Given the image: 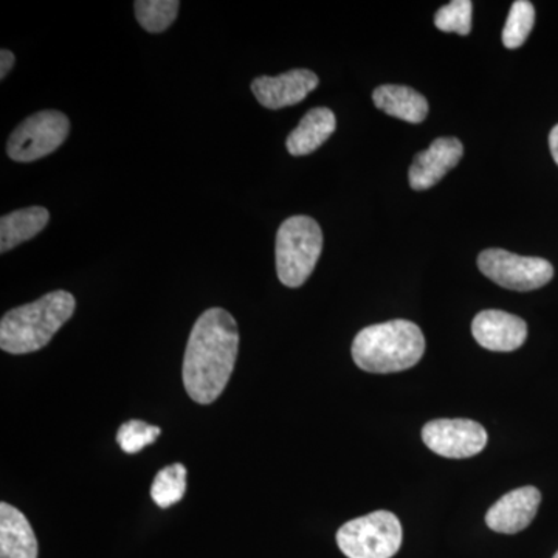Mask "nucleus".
<instances>
[{"mask_svg": "<svg viewBox=\"0 0 558 558\" xmlns=\"http://www.w3.org/2000/svg\"><path fill=\"white\" fill-rule=\"evenodd\" d=\"M422 440L444 458H472L487 446V432L470 418H436L422 428Z\"/></svg>", "mask_w": 558, "mask_h": 558, "instance_id": "obj_8", "label": "nucleus"}, {"mask_svg": "<svg viewBox=\"0 0 558 558\" xmlns=\"http://www.w3.org/2000/svg\"><path fill=\"white\" fill-rule=\"evenodd\" d=\"M472 333L480 347L494 352H512L527 339V325L517 315L502 311H483L473 318Z\"/></svg>", "mask_w": 558, "mask_h": 558, "instance_id": "obj_10", "label": "nucleus"}, {"mask_svg": "<svg viewBox=\"0 0 558 558\" xmlns=\"http://www.w3.org/2000/svg\"><path fill=\"white\" fill-rule=\"evenodd\" d=\"M50 213L44 207L17 209L0 219V252L7 253L46 229Z\"/></svg>", "mask_w": 558, "mask_h": 558, "instance_id": "obj_16", "label": "nucleus"}, {"mask_svg": "<svg viewBox=\"0 0 558 558\" xmlns=\"http://www.w3.org/2000/svg\"><path fill=\"white\" fill-rule=\"evenodd\" d=\"M0 558H38V539L20 509L0 505Z\"/></svg>", "mask_w": 558, "mask_h": 558, "instance_id": "obj_13", "label": "nucleus"}, {"mask_svg": "<svg viewBox=\"0 0 558 558\" xmlns=\"http://www.w3.org/2000/svg\"><path fill=\"white\" fill-rule=\"evenodd\" d=\"M318 84V76L311 70L293 69L279 76L253 80L252 90L264 108L277 110L299 105Z\"/></svg>", "mask_w": 558, "mask_h": 558, "instance_id": "obj_9", "label": "nucleus"}, {"mask_svg": "<svg viewBox=\"0 0 558 558\" xmlns=\"http://www.w3.org/2000/svg\"><path fill=\"white\" fill-rule=\"evenodd\" d=\"M75 307L72 293L54 290L35 303L7 312L0 322V348L14 355L46 348L72 318Z\"/></svg>", "mask_w": 558, "mask_h": 558, "instance_id": "obj_2", "label": "nucleus"}, {"mask_svg": "<svg viewBox=\"0 0 558 558\" xmlns=\"http://www.w3.org/2000/svg\"><path fill=\"white\" fill-rule=\"evenodd\" d=\"M337 120L332 110L328 108L311 109L301 119L299 126L290 132L288 150L292 156H310L336 132Z\"/></svg>", "mask_w": 558, "mask_h": 558, "instance_id": "obj_14", "label": "nucleus"}, {"mask_svg": "<svg viewBox=\"0 0 558 558\" xmlns=\"http://www.w3.org/2000/svg\"><path fill=\"white\" fill-rule=\"evenodd\" d=\"M402 537L398 517L377 510L343 524L337 532V545L348 558H391L399 553Z\"/></svg>", "mask_w": 558, "mask_h": 558, "instance_id": "obj_5", "label": "nucleus"}, {"mask_svg": "<svg viewBox=\"0 0 558 558\" xmlns=\"http://www.w3.org/2000/svg\"><path fill=\"white\" fill-rule=\"evenodd\" d=\"M373 101L381 112L409 123H422L428 116L427 98L409 86L385 84L374 90Z\"/></svg>", "mask_w": 558, "mask_h": 558, "instance_id": "obj_15", "label": "nucleus"}, {"mask_svg": "<svg viewBox=\"0 0 558 558\" xmlns=\"http://www.w3.org/2000/svg\"><path fill=\"white\" fill-rule=\"evenodd\" d=\"M549 148L550 154H553L554 161L558 165V124L550 131L549 134Z\"/></svg>", "mask_w": 558, "mask_h": 558, "instance_id": "obj_23", "label": "nucleus"}, {"mask_svg": "<svg viewBox=\"0 0 558 558\" xmlns=\"http://www.w3.org/2000/svg\"><path fill=\"white\" fill-rule=\"evenodd\" d=\"M425 352L421 328L409 319H392L360 330L352 359L366 373H400L417 365Z\"/></svg>", "mask_w": 558, "mask_h": 558, "instance_id": "obj_3", "label": "nucleus"}, {"mask_svg": "<svg viewBox=\"0 0 558 558\" xmlns=\"http://www.w3.org/2000/svg\"><path fill=\"white\" fill-rule=\"evenodd\" d=\"M240 351L236 319L220 307L197 318L183 359V385L194 402L209 405L222 395Z\"/></svg>", "mask_w": 558, "mask_h": 558, "instance_id": "obj_1", "label": "nucleus"}, {"mask_svg": "<svg viewBox=\"0 0 558 558\" xmlns=\"http://www.w3.org/2000/svg\"><path fill=\"white\" fill-rule=\"evenodd\" d=\"M178 0H137L134 2L138 24L149 33H161L171 27L178 17Z\"/></svg>", "mask_w": 558, "mask_h": 558, "instance_id": "obj_18", "label": "nucleus"}, {"mask_svg": "<svg viewBox=\"0 0 558 558\" xmlns=\"http://www.w3.org/2000/svg\"><path fill=\"white\" fill-rule=\"evenodd\" d=\"M464 146L458 138L444 137L435 140L427 150L414 157L410 167V186L414 191H425L435 186L447 172L453 170L462 159Z\"/></svg>", "mask_w": 558, "mask_h": 558, "instance_id": "obj_11", "label": "nucleus"}, {"mask_svg": "<svg viewBox=\"0 0 558 558\" xmlns=\"http://www.w3.org/2000/svg\"><path fill=\"white\" fill-rule=\"evenodd\" d=\"M14 54L11 53L10 50L2 49L0 51V78H5L7 75H9L10 70L13 69L14 65Z\"/></svg>", "mask_w": 558, "mask_h": 558, "instance_id": "obj_22", "label": "nucleus"}, {"mask_svg": "<svg viewBox=\"0 0 558 558\" xmlns=\"http://www.w3.org/2000/svg\"><path fill=\"white\" fill-rule=\"evenodd\" d=\"M478 267L501 288L529 292L548 284L554 277L549 260L520 256L501 248L484 250L478 256Z\"/></svg>", "mask_w": 558, "mask_h": 558, "instance_id": "obj_7", "label": "nucleus"}, {"mask_svg": "<svg viewBox=\"0 0 558 558\" xmlns=\"http://www.w3.org/2000/svg\"><path fill=\"white\" fill-rule=\"evenodd\" d=\"M323 250V233L310 216H292L277 233V274L288 288H300L310 279Z\"/></svg>", "mask_w": 558, "mask_h": 558, "instance_id": "obj_4", "label": "nucleus"}, {"mask_svg": "<svg viewBox=\"0 0 558 558\" xmlns=\"http://www.w3.org/2000/svg\"><path fill=\"white\" fill-rule=\"evenodd\" d=\"M70 121L60 110H43L22 121L10 135L7 154L11 160L27 163L54 153L69 137Z\"/></svg>", "mask_w": 558, "mask_h": 558, "instance_id": "obj_6", "label": "nucleus"}, {"mask_svg": "<svg viewBox=\"0 0 558 558\" xmlns=\"http://www.w3.org/2000/svg\"><path fill=\"white\" fill-rule=\"evenodd\" d=\"M539 502L542 494L538 488H515L488 509L487 526L499 534H517L524 531L537 515Z\"/></svg>", "mask_w": 558, "mask_h": 558, "instance_id": "obj_12", "label": "nucleus"}, {"mask_svg": "<svg viewBox=\"0 0 558 558\" xmlns=\"http://www.w3.org/2000/svg\"><path fill=\"white\" fill-rule=\"evenodd\" d=\"M160 433L159 427H154V425L134 418V421H128L121 425L119 433H117V440H119L120 449L124 453L135 454L150 446V444L156 442Z\"/></svg>", "mask_w": 558, "mask_h": 558, "instance_id": "obj_21", "label": "nucleus"}, {"mask_svg": "<svg viewBox=\"0 0 558 558\" xmlns=\"http://www.w3.org/2000/svg\"><path fill=\"white\" fill-rule=\"evenodd\" d=\"M472 11L470 0H453L435 14V25L440 32L468 36L472 31Z\"/></svg>", "mask_w": 558, "mask_h": 558, "instance_id": "obj_20", "label": "nucleus"}, {"mask_svg": "<svg viewBox=\"0 0 558 558\" xmlns=\"http://www.w3.org/2000/svg\"><path fill=\"white\" fill-rule=\"evenodd\" d=\"M186 492V469L182 464H172L161 469L154 478L150 497L161 509L171 508L182 501Z\"/></svg>", "mask_w": 558, "mask_h": 558, "instance_id": "obj_17", "label": "nucleus"}, {"mask_svg": "<svg viewBox=\"0 0 558 558\" xmlns=\"http://www.w3.org/2000/svg\"><path fill=\"white\" fill-rule=\"evenodd\" d=\"M535 24V9L527 0H517L510 7L508 22L502 31L506 49H519L531 35Z\"/></svg>", "mask_w": 558, "mask_h": 558, "instance_id": "obj_19", "label": "nucleus"}, {"mask_svg": "<svg viewBox=\"0 0 558 558\" xmlns=\"http://www.w3.org/2000/svg\"><path fill=\"white\" fill-rule=\"evenodd\" d=\"M554 558H558V550H557V554H556V556H554Z\"/></svg>", "mask_w": 558, "mask_h": 558, "instance_id": "obj_24", "label": "nucleus"}]
</instances>
